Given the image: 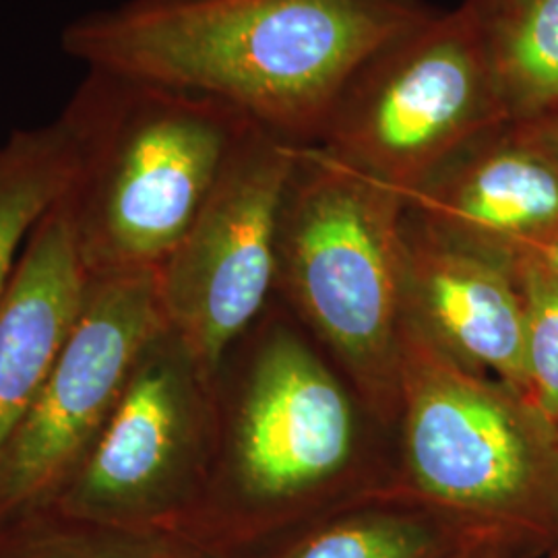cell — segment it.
<instances>
[{"label":"cell","instance_id":"cell-12","mask_svg":"<svg viewBox=\"0 0 558 558\" xmlns=\"http://www.w3.org/2000/svg\"><path fill=\"white\" fill-rule=\"evenodd\" d=\"M69 195L32 232L0 302V459L40 396L87 296L89 269Z\"/></svg>","mask_w":558,"mask_h":558},{"label":"cell","instance_id":"cell-3","mask_svg":"<svg viewBox=\"0 0 558 558\" xmlns=\"http://www.w3.org/2000/svg\"><path fill=\"white\" fill-rule=\"evenodd\" d=\"M73 203L89 271L160 267L189 232L253 120L218 100L87 71Z\"/></svg>","mask_w":558,"mask_h":558},{"label":"cell","instance_id":"cell-11","mask_svg":"<svg viewBox=\"0 0 558 558\" xmlns=\"http://www.w3.org/2000/svg\"><path fill=\"white\" fill-rule=\"evenodd\" d=\"M170 327L141 356L96 449L81 472L73 499L94 511H126L163 497L193 442L197 364Z\"/></svg>","mask_w":558,"mask_h":558},{"label":"cell","instance_id":"cell-5","mask_svg":"<svg viewBox=\"0 0 558 558\" xmlns=\"http://www.w3.org/2000/svg\"><path fill=\"white\" fill-rule=\"evenodd\" d=\"M511 124L484 27L463 4L430 13L368 60L315 141L401 195L482 135Z\"/></svg>","mask_w":558,"mask_h":558},{"label":"cell","instance_id":"cell-16","mask_svg":"<svg viewBox=\"0 0 558 558\" xmlns=\"http://www.w3.org/2000/svg\"><path fill=\"white\" fill-rule=\"evenodd\" d=\"M525 313L527 398L558 430V278L538 259L518 263Z\"/></svg>","mask_w":558,"mask_h":558},{"label":"cell","instance_id":"cell-8","mask_svg":"<svg viewBox=\"0 0 558 558\" xmlns=\"http://www.w3.org/2000/svg\"><path fill=\"white\" fill-rule=\"evenodd\" d=\"M356 414L339 380L300 339L278 333L260 350L240 405L234 459L240 493L265 515H304L348 470Z\"/></svg>","mask_w":558,"mask_h":558},{"label":"cell","instance_id":"cell-18","mask_svg":"<svg viewBox=\"0 0 558 558\" xmlns=\"http://www.w3.org/2000/svg\"><path fill=\"white\" fill-rule=\"evenodd\" d=\"M449 558H527L523 553H519L515 546L502 542V539L488 536V534H478L474 538L468 539L458 553H453Z\"/></svg>","mask_w":558,"mask_h":558},{"label":"cell","instance_id":"cell-17","mask_svg":"<svg viewBox=\"0 0 558 558\" xmlns=\"http://www.w3.org/2000/svg\"><path fill=\"white\" fill-rule=\"evenodd\" d=\"M523 137L538 145L539 149L558 163V110L527 122H513Z\"/></svg>","mask_w":558,"mask_h":558},{"label":"cell","instance_id":"cell-20","mask_svg":"<svg viewBox=\"0 0 558 558\" xmlns=\"http://www.w3.org/2000/svg\"><path fill=\"white\" fill-rule=\"evenodd\" d=\"M536 257L558 278V239L553 244H548Z\"/></svg>","mask_w":558,"mask_h":558},{"label":"cell","instance_id":"cell-7","mask_svg":"<svg viewBox=\"0 0 558 558\" xmlns=\"http://www.w3.org/2000/svg\"><path fill=\"white\" fill-rule=\"evenodd\" d=\"M168 329L160 267L100 274L40 396L0 459V500L48 488L104 428L145 348Z\"/></svg>","mask_w":558,"mask_h":558},{"label":"cell","instance_id":"cell-19","mask_svg":"<svg viewBox=\"0 0 558 558\" xmlns=\"http://www.w3.org/2000/svg\"><path fill=\"white\" fill-rule=\"evenodd\" d=\"M505 2H507V0H463L461 4H463L468 11H472V13L482 21L486 20V17H490Z\"/></svg>","mask_w":558,"mask_h":558},{"label":"cell","instance_id":"cell-13","mask_svg":"<svg viewBox=\"0 0 558 558\" xmlns=\"http://www.w3.org/2000/svg\"><path fill=\"white\" fill-rule=\"evenodd\" d=\"M85 147L87 117L77 94L57 119L0 143V302L32 232L75 189Z\"/></svg>","mask_w":558,"mask_h":558},{"label":"cell","instance_id":"cell-4","mask_svg":"<svg viewBox=\"0 0 558 558\" xmlns=\"http://www.w3.org/2000/svg\"><path fill=\"white\" fill-rule=\"evenodd\" d=\"M403 195L300 143L279 220L278 274L380 414L399 408Z\"/></svg>","mask_w":558,"mask_h":558},{"label":"cell","instance_id":"cell-15","mask_svg":"<svg viewBox=\"0 0 558 558\" xmlns=\"http://www.w3.org/2000/svg\"><path fill=\"white\" fill-rule=\"evenodd\" d=\"M480 23L509 120L558 110V0H507Z\"/></svg>","mask_w":558,"mask_h":558},{"label":"cell","instance_id":"cell-1","mask_svg":"<svg viewBox=\"0 0 558 558\" xmlns=\"http://www.w3.org/2000/svg\"><path fill=\"white\" fill-rule=\"evenodd\" d=\"M430 13L422 0H129L69 23L60 46L87 71L205 96L315 143L360 69Z\"/></svg>","mask_w":558,"mask_h":558},{"label":"cell","instance_id":"cell-9","mask_svg":"<svg viewBox=\"0 0 558 558\" xmlns=\"http://www.w3.org/2000/svg\"><path fill=\"white\" fill-rule=\"evenodd\" d=\"M403 201L435 236L513 267L558 239V163L513 122L465 145Z\"/></svg>","mask_w":558,"mask_h":558},{"label":"cell","instance_id":"cell-2","mask_svg":"<svg viewBox=\"0 0 558 558\" xmlns=\"http://www.w3.org/2000/svg\"><path fill=\"white\" fill-rule=\"evenodd\" d=\"M408 490L478 534L546 558L558 544V430L518 389L399 325Z\"/></svg>","mask_w":558,"mask_h":558},{"label":"cell","instance_id":"cell-14","mask_svg":"<svg viewBox=\"0 0 558 558\" xmlns=\"http://www.w3.org/2000/svg\"><path fill=\"white\" fill-rule=\"evenodd\" d=\"M474 536L478 532L426 505L383 499L333 511L269 558H449Z\"/></svg>","mask_w":558,"mask_h":558},{"label":"cell","instance_id":"cell-21","mask_svg":"<svg viewBox=\"0 0 558 558\" xmlns=\"http://www.w3.org/2000/svg\"><path fill=\"white\" fill-rule=\"evenodd\" d=\"M546 558H558V544L557 548H555V550H553V553H550V555H548Z\"/></svg>","mask_w":558,"mask_h":558},{"label":"cell","instance_id":"cell-6","mask_svg":"<svg viewBox=\"0 0 558 558\" xmlns=\"http://www.w3.org/2000/svg\"><path fill=\"white\" fill-rule=\"evenodd\" d=\"M300 143L251 122L199 216L160 265L168 327L214 371L278 276L279 220Z\"/></svg>","mask_w":558,"mask_h":558},{"label":"cell","instance_id":"cell-10","mask_svg":"<svg viewBox=\"0 0 558 558\" xmlns=\"http://www.w3.org/2000/svg\"><path fill=\"white\" fill-rule=\"evenodd\" d=\"M401 317L449 359L527 398L518 267L435 236L408 211L401 242Z\"/></svg>","mask_w":558,"mask_h":558}]
</instances>
